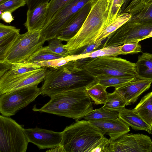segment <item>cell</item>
Instances as JSON below:
<instances>
[{
  "instance_id": "cell-1",
  "label": "cell",
  "mask_w": 152,
  "mask_h": 152,
  "mask_svg": "<svg viewBox=\"0 0 152 152\" xmlns=\"http://www.w3.org/2000/svg\"><path fill=\"white\" fill-rule=\"evenodd\" d=\"M41 94L50 97L66 92L86 89L97 83L95 79L80 67L77 60L47 70Z\"/></svg>"
},
{
  "instance_id": "cell-2",
  "label": "cell",
  "mask_w": 152,
  "mask_h": 152,
  "mask_svg": "<svg viewBox=\"0 0 152 152\" xmlns=\"http://www.w3.org/2000/svg\"><path fill=\"white\" fill-rule=\"evenodd\" d=\"M64 152H103L108 140L88 121H77L61 132Z\"/></svg>"
},
{
  "instance_id": "cell-3",
  "label": "cell",
  "mask_w": 152,
  "mask_h": 152,
  "mask_svg": "<svg viewBox=\"0 0 152 152\" xmlns=\"http://www.w3.org/2000/svg\"><path fill=\"white\" fill-rule=\"evenodd\" d=\"M109 12L108 0H92L90 11L77 34L64 47L69 56L75 54L96 41L107 26Z\"/></svg>"
},
{
  "instance_id": "cell-4",
  "label": "cell",
  "mask_w": 152,
  "mask_h": 152,
  "mask_svg": "<svg viewBox=\"0 0 152 152\" xmlns=\"http://www.w3.org/2000/svg\"><path fill=\"white\" fill-rule=\"evenodd\" d=\"M50 100L34 111L46 113L72 118L76 121L94 110L91 98L86 89L69 91L51 96Z\"/></svg>"
},
{
  "instance_id": "cell-5",
  "label": "cell",
  "mask_w": 152,
  "mask_h": 152,
  "mask_svg": "<svg viewBox=\"0 0 152 152\" xmlns=\"http://www.w3.org/2000/svg\"><path fill=\"white\" fill-rule=\"evenodd\" d=\"M77 61L80 67L94 78L102 75L137 76L135 63L121 58L104 56Z\"/></svg>"
},
{
  "instance_id": "cell-6",
  "label": "cell",
  "mask_w": 152,
  "mask_h": 152,
  "mask_svg": "<svg viewBox=\"0 0 152 152\" xmlns=\"http://www.w3.org/2000/svg\"><path fill=\"white\" fill-rule=\"evenodd\" d=\"M45 41L41 30L20 34L7 54L3 62L11 64L26 62L43 47Z\"/></svg>"
},
{
  "instance_id": "cell-7",
  "label": "cell",
  "mask_w": 152,
  "mask_h": 152,
  "mask_svg": "<svg viewBox=\"0 0 152 152\" xmlns=\"http://www.w3.org/2000/svg\"><path fill=\"white\" fill-rule=\"evenodd\" d=\"M22 126L7 116L0 115V152H26L29 142Z\"/></svg>"
},
{
  "instance_id": "cell-8",
  "label": "cell",
  "mask_w": 152,
  "mask_h": 152,
  "mask_svg": "<svg viewBox=\"0 0 152 152\" xmlns=\"http://www.w3.org/2000/svg\"><path fill=\"white\" fill-rule=\"evenodd\" d=\"M152 31V21L129 20L108 37L102 48L140 42Z\"/></svg>"
},
{
  "instance_id": "cell-9",
  "label": "cell",
  "mask_w": 152,
  "mask_h": 152,
  "mask_svg": "<svg viewBox=\"0 0 152 152\" xmlns=\"http://www.w3.org/2000/svg\"><path fill=\"white\" fill-rule=\"evenodd\" d=\"M36 84L0 95V113L7 117L15 115L41 94Z\"/></svg>"
},
{
  "instance_id": "cell-10",
  "label": "cell",
  "mask_w": 152,
  "mask_h": 152,
  "mask_svg": "<svg viewBox=\"0 0 152 152\" xmlns=\"http://www.w3.org/2000/svg\"><path fill=\"white\" fill-rule=\"evenodd\" d=\"M152 152V141L142 134H126L115 139H108L103 152Z\"/></svg>"
},
{
  "instance_id": "cell-11",
  "label": "cell",
  "mask_w": 152,
  "mask_h": 152,
  "mask_svg": "<svg viewBox=\"0 0 152 152\" xmlns=\"http://www.w3.org/2000/svg\"><path fill=\"white\" fill-rule=\"evenodd\" d=\"M92 0H72L59 9L41 30L46 41L56 37L71 18Z\"/></svg>"
},
{
  "instance_id": "cell-12",
  "label": "cell",
  "mask_w": 152,
  "mask_h": 152,
  "mask_svg": "<svg viewBox=\"0 0 152 152\" xmlns=\"http://www.w3.org/2000/svg\"><path fill=\"white\" fill-rule=\"evenodd\" d=\"M47 69L42 67L15 78L0 82V95L25 88L43 81Z\"/></svg>"
},
{
  "instance_id": "cell-13",
  "label": "cell",
  "mask_w": 152,
  "mask_h": 152,
  "mask_svg": "<svg viewBox=\"0 0 152 152\" xmlns=\"http://www.w3.org/2000/svg\"><path fill=\"white\" fill-rule=\"evenodd\" d=\"M23 131L29 142L40 149H52L60 145L62 133L39 128L25 129Z\"/></svg>"
},
{
  "instance_id": "cell-14",
  "label": "cell",
  "mask_w": 152,
  "mask_h": 152,
  "mask_svg": "<svg viewBox=\"0 0 152 152\" xmlns=\"http://www.w3.org/2000/svg\"><path fill=\"white\" fill-rule=\"evenodd\" d=\"M152 81L138 76L123 86L115 88L124 99L126 105L134 104L140 96L150 87Z\"/></svg>"
},
{
  "instance_id": "cell-15",
  "label": "cell",
  "mask_w": 152,
  "mask_h": 152,
  "mask_svg": "<svg viewBox=\"0 0 152 152\" xmlns=\"http://www.w3.org/2000/svg\"><path fill=\"white\" fill-rule=\"evenodd\" d=\"M88 121L103 134L108 135L112 140L115 139L130 131L129 126L119 117Z\"/></svg>"
},
{
  "instance_id": "cell-16",
  "label": "cell",
  "mask_w": 152,
  "mask_h": 152,
  "mask_svg": "<svg viewBox=\"0 0 152 152\" xmlns=\"http://www.w3.org/2000/svg\"><path fill=\"white\" fill-rule=\"evenodd\" d=\"M92 0L71 18L56 38L67 42L77 34L88 14L91 7Z\"/></svg>"
},
{
  "instance_id": "cell-17",
  "label": "cell",
  "mask_w": 152,
  "mask_h": 152,
  "mask_svg": "<svg viewBox=\"0 0 152 152\" xmlns=\"http://www.w3.org/2000/svg\"><path fill=\"white\" fill-rule=\"evenodd\" d=\"M48 4L28 10L26 20L24 25L27 31L42 30L46 23Z\"/></svg>"
},
{
  "instance_id": "cell-18",
  "label": "cell",
  "mask_w": 152,
  "mask_h": 152,
  "mask_svg": "<svg viewBox=\"0 0 152 152\" xmlns=\"http://www.w3.org/2000/svg\"><path fill=\"white\" fill-rule=\"evenodd\" d=\"M15 26L0 23V63L3 62L7 54L20 34Z\"/></svg>"
},
{
  "instance_id": "cell-19",
  "label": "cell",
  "mask_w": 152,
  "mask_h": 152,
  "mask_svg": "<svg viewBox=\"0 0 152 152\" xmlns=\"http://www.w3.org/2000/svg\"><path fill=\"white\" fill-rule=\"evenodd\" d=\"M118 117L133 129L145 131L152 134V126L145 121L134 109L124 107L119 112Z\"/></svg>"
},
{
  "instance_id": "cell-20",
  "label": "cell",
  "mask_w": 152,
  "mask_h": 152,
  "mask_svg": "<svg viewBox=\"0 0 152 152\" xmlns=\"http://www.w3.org/2000/svg\"><path fill=\"white\" fill-rule=\"evenodd\" d=\"M131 17V15L128 12H123L118 14L115 19L106 26L101 32L95 43L98 47L101 45L102 41L128 21Z\"/></svg>"
},
{
  "instance_id": "cell-21",
  "label": "cell",
  "mask_w": 152,
  "mask_h": 152,
  "mask_svg": "<svg viewBox=\"0 0 152 152\" xmlns=\"http://www.w3.org/2000/svg\"><path fill=\"white\" fill-rule=\"evenodd\" d=\"M135 64L137 76L152 81V54L143 53Z\"/></svg>"
},
{
  "instance_id": "cell-22",
  "label": "cell",
  "mask_w": 152,
  "mask_h": 152,
  "mask_svg": "<svg viewBox=\"0 0 152 152\" xmlns=\"http://www.w3.org/2000/svg\"><path fill=\"white\" fill-rule=\"evenodd\" d=\"M134 109L145 121L152 126V91L143 97Z\"/></svg>"
},
{
  "instance_id": "cell-23",
  "label": "cell",
  "mask_w": 152,
  "mask_h": 152,
  "mask_svg": "<svg viewBox=\"0 0 152 152\" xmlns=\"http://www.w3.org/2000/svg\"><path fill=\"white\" fill-rule=\"evenodd\" d=\"M121 46L103 47L86 54H74L72 56L74 61L85 58H95L104 56L116 57L119 55Z\"/></svg>"
},
{
  "instance_id": "cell-24",
  "label": "cell",
  "mask_w": 152,
  "mask_h": 152,
  "mask_svg": "<svg viewBox=\"0 0 152 152\" xmlns=\"http://www.w3.org/2000/svg\"><path fill=\"white\" fill-rule=\"evenodd\" d=\"M135 77L102 75L95 78L97 83L102 85L106 88L110 87H113L116 88L131 81Z\"/></svg>"
},
{
  "instance_id": "cell-25",
  "label": "cell",
  "mask_w": 152,
  "mask_h": 152,
  "mask_svg": "<svg viewBox=\"0 0 152 152\" xmlns=\"http://www.w3.org/2000/svg\"><path fill=\"white\" fill-rule=\"evenodd\" d=\"M106 88L102 85L96 83L86 89L88 96L96 104H104L106 101L108 93Z\"/></svg>"
},
{
  "instance_id": "cell-26",
  "label": "cell",
  "mask_w": 152,
  "mask_h": 152,
  "mask_svg": "<svg viewBox=\"0 0 152 152\" xmlns=\"http://www.w3.org/2000/svg\"><path fill=\"white\" fill-rule=\"evenodd\" d=\"M126 104V100L115 90L113 92L108 94L107 100L102 107L110 111L119 112Z\"/></svg>"
},
{
  "instance_id": "cell-27",
  "label": "cell",
  "mask_w": 152,
  "mask_h": 152,
  "mask_svg": "<svg viewBox=\"0 0 152 152\" xmlns=\"http://www.w3.org/2000/svg\"><path fill=\"white\" fill-rule=\"evenodd\" d=\"M65 57L53 53L42 47L31 56L25 63H31L35 62L47 61Z\"/></svg>"
},
{
  "instance_id": "cell-28",
  "label": "cell",
  "mask_w": 152,
  "mask_h": 152,
  "mask_svg": "<svg viewBox=\"0 0 152 152\" xmlns=\"http://www.w3.org/2000/svg\"><path fill=\"white\" fill-rule=\"evenodd\" d=\"M118 112L110 111L104 109L102 107L99 108L94 110L83 118L87 121L115 118L118 117Z\"/></svg>"
},
{
  "instance_id": "cell-29",
  "label": "cell",
  "mask_w": 152,
  "mask_h": 152,
  "mask_svg": "<svg viewBox=\"0 0 152 152\" xmlns=\"http://www.w3.org/2000/svg\"><path fill=\"white\" fill-rule=\"evenodd\" d=\"M73 60L72 56L70 55L67 57L54 60L28 63L42 67H48L56 68L63 65Z\"/></svg>"
},
{
  "instance_id": "cell-30",
  "label": "cell",
  "mask_w": 152,
  "mask_h": 152,
  "mask_svg": "<svg viewBox=\"0 0 152 152\" xmlns=\"http://www.w3.org/2000/svg\"><path fill=\"white\" fill-rule=\"evenodd\" d=\"M48 41V45L45 46L47 50L64 57L69 56L67 53V50L64 48V45L62 44V41L61 40L57 38H54Z\"/></svg>"
},
{
  "instance_id": "cell-31",
  "label": "cell",
  "mask_w": 152,
  "mask_h": 152,
  "mask_svg": "<svg viewBox=\"0 0 152 152\" xmlns=\"http://www.w3.org/2000/svg\"><path fill=\"white\" fill-rule=\"evenodd\" d=\"M109 12L106 25L110 23L117 17L125 0H108Z\"/></svg>"
},
{
  "instance_id": "cell-32",
  "label": "cell",
  "mask_w": 152,
  "mask_h": 152,
  "mask_svg": "<svg viewBox=\"0 0 152 152\" xmlns=\"http://www.w3.org/2000/svg\"><path fill=\"white\" fill-rule=\"evenodd\" d=\"M71 0H50L48 4L45 26L48 23L57 11Z\"/></svg>"
},
{
  "instance_id": "cell-33",
  "label": "cell",
  "mask_w": 152,
  "mask_h": 152,
  "mask_svg": "<svg viewBox=\"0 0 152 152\" xmlns=\"http://www.w3.org/2000/svg\"><path fill=\"white\" fill-rule=\"evenodd\" d=\"M26 4V0H9L0 4V14L6 11L12 13Z\"/></svg>"
},
{
  "instance_id": "cell-34",
  "label": "cell",
  "mask_w": 152,
  "mask_h": 152,
  "mask_svg": "<svg viewBox=\"0 0 152 152\" xmlns=\"http://www.w3.org/2000/svg\"><path fill=\"white\" fill-rule=\"evenodd\" d=\"M141 46L139 42L126 43L121 46L119 55L137 54L142 52Z\"/></svg>"
},
{
  "instance_id": "cell-35",
  "label": "cell",
  "mask_w": 152,
  "mask_h": 152,
  "mask_svg": "<svg viewBox=\"0 0 152 152\" xmlns=\"http://www.w3.org/2000/svg\"><path fill=\"white\" fill-rule=\"evenodd\" d=\"M129 20L137 21H152V3L144 11L132 17Z\"/></svg>"
},
{
  "instance_id": "cell-36",
  "label": "cell",
  "mask_w": 152,
  "mask_h": 152,
  "mask_svg": "<svg viewBox=\"0 0 152 152\" xmlns=\"http://www.w3.org/2000/svg\"><path fill=\"white\" fill-rule=\"evenodd\" d=\"M152 3V0H141L138 5L129 13L131 17L147 9Z\"/></svg>"
},
{
  "instance_id": "cell-37",
  "label": "cell",
  "mask_w": 152,
  "mask_h": 152,
  "mask_svg": "<svg viewBox=\"0 0 152 152\" xmlns=\"http://www.w3.org/2000/svg\"><path fill=\"white\" fill-rule=\"evenodd\" d=\"M28 9L31 10L41 5L48 3L50 0H26Z\"/></svg>"
},
{
  "instance_id": "cell-38",
  "label": "cell",
  "mask_w": 152,
  "mask_h": 152,
  "mask_svg": "<svg viewBox=\"0 0 152 152\" xmlns=\"http://www.w3.org/2000/svg\"><path fill=\"white\" fill-rule=\"evenodd\" d=\"M12 13L9 11L4 12L0 14V18L6 23H10L13 20Z\"/></svg>"
},
{
  "instance_id": "cell-39",
  "label": "cell",
  "mask_w": 152,
  "mask_h": 152,
  "mask_svg": "<svg viewBox=\"0 0 152 152\" xmlns=\"http://www.w3.org/2000/svg\"><path fill=\"white\" fill-rule=\"evenodd\" d=\"M98 48L96 44H91L85 47L75 54H84L90 53L94 50Z\"/></svg>"
},
{
  "instance_id": "cell-40",
  "label": "cell",
  "mask_w": 152,
  "mask_h": 152,
  "mask_svg": "<svg viewBox=\"0 0 152 152\" xmlns=\"http://www.w3.org/2000/svg\"><path fill=\"white\" fill-rule=\"evenodd\" d=\"M141 0H130L128 5L123 12L129 13L138 5Z\"/></svg>"
},
{
  "instance_id": "cell-41",
  "label": "cell",
  "mask_w": 152,
  "mask_h": 152,
  "mask_svg": "<svg viewBox=\"0 0 152 152\" xmlns=\"http://www.w3.org/2000/svg\"><path fill=\"white\" fill-rule=\"evenodd\" d=\"M130 0H125L124 3L121 8L118 15L123 12L124 11L129 4Z\"/></svg>"
},
{
  "instance_id": "cell-42",
  "label": "cell",
  "mask_w": 152,
  "mask_h": 152,
  "mask_svg": "<svg viewBox=\"0 0 152 152\" xmlns=\"http://www.w3.org/2000/svg\"><path fill=\"white\" fill-rule=\"evenodd\" d=\"M152 37V31L150 33V34L146 37L143 39L142 40L146 39L147 38Z\"/></svg>"
},
{
  "instance_id": "cell-43",
  "label": "cell",
  "mask_w": 152,
  "mask_h": 152,
  "mask_svg": "<svg viewBox=\"0 0 152 152\" xmlns=\"http://www.w3.org/2000/svg\"><path fill=\"white\" fill-rule=\"evenodd\" d=\"M9 0H0V4L3 3Z\"/></svg>"
}]
</instances>
